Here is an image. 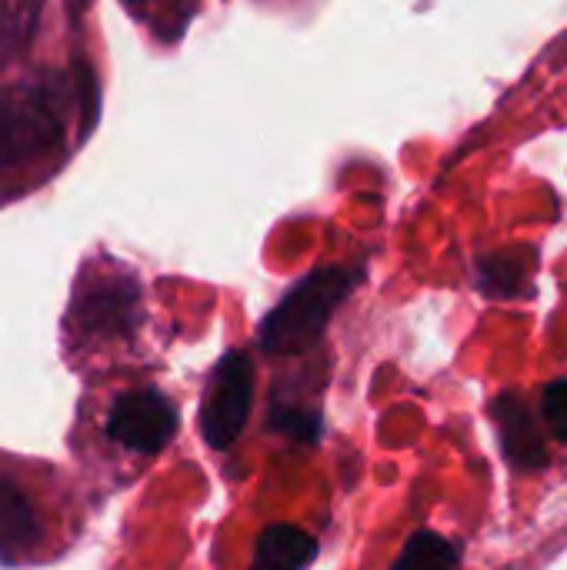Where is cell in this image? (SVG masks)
I'll list each match as a JSON object with an SVG mask.
<instances>
[{
  "label": "cell",
  "instance_id": "obj_1",
  "mask_svg": "<svg viewBox=\"0 0 567 570\" xmlns=\"http://www.w3.org/2000/svg\"><path fill=\"white\" fill-rule=\"evenodd\" d=\"M77 83L80 80L40 73L0 87V170L17 174L57 154Z\"/></svg>",
  "mask_w": 567,
  "mask_h": 570
},
{
  "label": "cell",
  "instance_id": "obj_2",
  "mask_svg": "<svg viewBox=\"0 0 567 570\" xmlns=\"http://www.w3.org/2000/svg\"><path fill=\"white\" fill-rule=\"evenodd\" d=\"M358 281H361V271H351V267H321L307 274L304 281H297L277 301V307L264 317L261 347L274 354L311 351L324 337L328 321L351 297Z\"/></svg>",
  "mask_w": 567,
  "mask_h": 570
},
{
  "label": "cell",
  "instance_id": "obj_3",
  "mask_svg": "<svg viewBox=\"0 0 567 570\" xmlns=\"http://www.w3.org/2000/svg\"><path fill=\"white\" fill-rule=\"evenodd\" d=\"M140 327V284L114 267L104 274H80L74 304L67 311V341L70 344H107L127 341Z\"/></svg>",
  "mask_w": 567,
  "mask_h": 570
},
{
  "label": "cell",
  "instance_id": "obj_4",
  "mask_svg": "<svg viewBox=\"0 0 567 570\" xmlns=\"http://www.w3.org/2000/svg\"><path fill=\"white\" fill-rule=\"evenodd\" d=\"M180 428L174 401L157 387H134L110 401L104 417L107 441L130 458L160 454Z\"/></svg>",
  "mask_w": 567,
  "mask_h": 570
},
{
  "label": "cell",
  "instance_id": "obj_5",
  "mask_svg": "<svg viewBox=\"0 0 567 570\" xmlns=\"http://www.w3.org/2000/svg\"><path fill=\"white\" fill-rule=\"evenodd\" d=\"M254 404V364L247 354H224L207 377L201 401V434L207 448L227 451L247 428Z\"/></svg>",
  "mask_w": 567,
  "mask_h": 570
},
{
  "label": "cell",
  "instance_id": "obj_6",
  "mask_svg": "<svg viewBox=\"0 0 567 570\" xmlns=\"http://www.w3.org/2000/svg\"><path fill=\"white\" fill-rule=\"evenodd\" d=\"M43 538L37 501L13 478H0V564L27 561Z\"/></svg>",
  "mask_w": 567,
  "mask_h": 570
},
{
  "label": "cell",
  "instance_id": "obj_7",
  "mask_svg": "<svg viewBox=\"0 0 567 570\" xmlns=\"http://www.w3.org/2000/svg\"><path fill=\"white\" fill-rule=\"evenodd\" d=\"M491 414L498 424V441H501L505 458L515 468L541 471L548 464V444H545V434H541L531 407L518 394H505L501 401H495Z\"/></svg>",
  "mask_w": 567,
  "mask_h": 570
},
{
  "label": "cell",
  "instance_id": "obj_8",
  "mask_svg": "<svg viewBox=\"0 0 567 570\" xmlns=\"http://www.w3.org/2000/svg\"><path fill=\"white\" fill-rule=\"evenodd\" d=\"M317 558V541L291 524H274L257 538L251 570H307Z\"/></svg>",
  "mask_w": 567,
  "mask_h": 570
},
{
  "label": "cell",
  "instance_id": "obj_9",
  "mask_svg": "<svg viewBox=\"0 0 567 570\" xmlns=\"http://www.w3.org/2000/svg\"><path fill=\"white\" fill-rule=\"evenodd\" d=\"M458 548L448 538L434 531H418L408 538L391 570H458Z\"/></svg>",
  "mask_w": 567,
  "mask_h": 570
},
{
  "label": "cell",
  "instance_id": "obj_10",
  "mask_svg": "<svg viewBox=\"0 0 567 570\" xmlns=\"http://www.w3.org/2000/svg\"><path fill=\"white\" fill-rule=\"evenodd\" d=\"M271 428L287 434V438H294V441L314 444L321 438V414L317 411H304V407H274Z\"/></svg>",
  "mask_w": 567,
  "mask_h": 570
},
{
  "label": "cell",
  "instance_id": "obj_11",
  "mask_svg": "<svg viewBox=\"0 0 567 570\" xmlns=\"http://www.w3.org/2000/svg\"><path fill=\"white\" fill-rule=\"evenodd\" d=\"M541 421L551 431V438H558V441L567 444V377L551 381L541 391Z\"/></svg>",
  "mask_w": 567,
  "mask_h": 570
}]
</instances>
